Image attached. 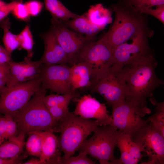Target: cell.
I'll use <instances>...</instances> for the list:
<instances>
[{"instance_id": "cell-1", "label": "cell", "mask_w": 164, "mask_h": 164, "mask_svg": "<svg viewBox=\"0 0 164 164\" xmlns=\"http://www.w3.org/2000/svg\"><path fill=\"white\" fill-rule=\"evenodd\" d=\"M157 65L152 54L129 65L126 78L128 96L126 99L141 105H147L146 99L152 97L154 90L164 84L156 75Z\"/></svg>"}, {"instance_id": "cell-2", "label": "cell", "mask_w": 164, "mask_h": 164, "mask_svg": "<svg viewBox=\"0 0 164 164\" xmlns=\"http://www.w3.org/2000/svg\"><path fill=\"white\" fill-rule=\"evenodd\" d=\"M115 13L111 26L101 39L113 50L136 35L147 26L143 14L124 0L111 5Z\"/></svg>"}, {"instance_id": "cell-3", "label": "cell", "mask_w": 164, "mask_h": 164, "mask_svg": "<svg viewBox=\"0 0 164 164\" xmlns=\"http://www.w3.org/2000/svg\"><path fill=\"white\" fill-rule=\"evenodd\" d=\"M46 91L42 85L29 101L13 116L17 125L18 134L26 135L34 131L58 132L59 122L52 117L43 101Z\"/></svg>"}, {"instance_id": "cell-4", "label": "cell", "mask_w": 164, "mask_h": 164, "mask_svg": "<svg viewBox=\"0 0 164 164\" xmlns=\"http://www.w3.org/2000/svg\"><path fill=\"white\" fill-rule=\"evenodd\" d=\"M101 123L96 120L81 117L73 112L69 113L59 121L58 137L59 147L66 159L73 155L87 137Z\"/></svg>"}, {"instance_id": "cell-5", "label": "cell", "mask_w": 164, "mask_h": 164, "mask_svg": "<svg viewBox=\"0 0 164 164\" xmlns=\"http://www.w3.org/2000/svg\"><path fill=\"white\" fill-rule=\"evenodd\" d=\"M111 114L105 123L132 137L137 131L149 123L142 117L150 114L147 105L142 106L127 99L112 106Z\"/></svg>"}, {"instance_id": "cell-6", "label": "cell", "mask_w": 164, "mask_h": 164, "mask_svg": "<svg viewBox=\"0 0 164 164\" xmlns=\"http://www.w3.org/2000/svg\"><path fill=\"white\" fill-rule=\"evenodd\" d=\"M92 137L86 139L78 150L98 160L100 164H117L114 151L119 131L111 125L97 127Z\"/></svg>"}, {"instance_id": "cell-7", "label": "cell", "mask_w": 164, "mask_h": 164, "mask_svg": "<svg viewBox=\"0 0 164 164\" xmlns=\"http://www.w3.org/2000/svg\"><path fill=\"white\" fill-rule=\"evenodd\" d=\"M79 62L85 63L90 66L92 72L93 85L114 65L113 50L101 38L97 41L92 40L81 50L73 64Z\"/></svg>"}, {"instance_id": "cell-8", "label": "cell", "mask_w": 164, "mask_h": 164, "mask_svg": "<svg viewBox=\"0 0 164 164\" xmlns=\"http://www.w3.org/2000/svg\"><path fill=\"white\" fill-rule=\"evenodd\" d=\"M128 67L113 65L109 70L89 89L101 95L108 105L125 100L128 96L126 82Z\"/></svg>"}, {"instance_id": "cell-9", "label": "cell", "mask_w": 164, "mask_h": 164, "mask_svg": "<svg viewBox=\"0 0 164 164\" xmlns=\"http://www.w3.org/2000/svg\"><path fill=\"white\" fill-rule=\"evenodd\" d=\"M42 85L38 77L12 86H6L0 94V114L13 117L29 101Z\"/></svg>"}, {"instance_id": "cell-10", "label": "cell", "mask_w": 164, "mask_h": 164, "mask_svg": "<svg viewBox=\"0 0 164 164\" xmlns=\"http://www.w3.org/2000/svg\"><path fill=\"white\" fill-rule=\"evenodd\" d=\"M152 33L147 26L132 39L131 43L125 42L115 48L113 50L114 65L123 67L153 54L148 41Z\"/></svg>"}, {"instance_id": "cell-11", "label": "cell", "mask_w": 164, "mask_h": 164, "mask_svg": "<svg viewBox=\"0 0 164 164\" xmlns=\"http://www.w3.org/2000/svg\"><path fill=\"white\" fill-rule=\"evenodd\" d=\"M131 138L148 158L142 164L164 163V136L149 123L139 129Z\"/></svg>"}, {"instance_id": "cell-12", "label": "cell", "mask_w": 164, "mask_h": 164, "mask_svg": "<svg viewBox=\"0 0 164 164\" xmlns=\"http://www.w3.org/2000/svg\"><path fill=\"white\" fill-rule=\"evenodd\" d=\"M70 67L67 64H43L39 77L46 90L60 94L73 91L70 80Z\"/></svg>"}, {"instance_id": "cell-13", "label": "cell", "mask_w": 164, "mask_h": 164, "mask_svg": "<svg viewBox=\"0 0 164 164\" xmlns=\"http://www.w3.org/2000/svg\"><path fill=\"white\" fill-rule=\"evenodd\" d=\"M50 29L59 43L69 57L72 66L82 48L95 39L88 38L70 30L62 21L52 19Z\"/></svg>"}, {"instance_id": "cell-14", "label": "cell", "mask_w": 164, "mask_h": 164, "mask_svg": "<svg viewBox=\"0 0 164 164\" xmlns=\"http://www.w3.org/2000/svg\"><path fill=\"white\" fill-rule=\"evenodd\" d=\"M76 97L73 99L76 102L74 114L84 118L97 120L102 125H105L110 116L105 104L100 103L90 94Z\"/></svg>"}, {"instance_id": "cell-15", "label": "cell", "mask_w": 164, "mask_h": 164, "mask_svg": "<svg viewBox=\"0 0 164 164\" xmlns=\"http://www.w3.org/2000/svg\"><path fill=\"white\" fill-rule=\"evenodd\" d=\"M44 44L43 54L40 61L43 64H70L67 55L60 46L52 30L40 34Z\"/></svg>"}, {"instance_id": "cell-16", "label": "cell", "mask_w": 164, "mask_h": 164, "mask_svg": "<svg viewBox=\"0 0 164 164\" xmlns=\"http://www.w3.org/2000/svg\"><path fill=\"white\" fill-rule=\"evenodd\" d=\"M119 131L116 146L120 150L121 156L118 159V164H137L143 156L141 151L129 135Z\"/></svg>"}, {"instance_id": "cell-17", "label": "cell", "mask_w": 164, "mask_h": 164, "mask_svg": "<svg viewBox=\"0 0 164 164\" xmlns=\"http://www.w3.org/2000/svg\"><path fill=\"white\" fill-rule=\"evenodd\" d=\"M42 138L41 152L39 159L46 164H59L62 156L57 137L50 131H38Z\"/></svg>"}, {"instance_id": "cell-18", "label": "cell", "mask_w": 164, "mask_h": 164, "mask_svg": "<svg viewBox=\"0 0 164 164\" xmlns=\"http://www.w3.org/2000/svg\"><path fill=\"white\" fill-rule=\"evenodd\" d=\"M70 80L73 91L85 87L89 89L92 85V72L90 66L83 62L73 64L70 67Z\"/></svg>"}, {"instance_id": "cell-19", "label": "cell", "mask_w": 164, "mask_h": 164, "mask_svg": "<svg viewBox=\"0 0 164 164\" xmlns=\"http://www.w3.org/2000/svg\"><path fill=\"white\" fill-rule=\"evenodd\" d=\"M63 22L68 28L79 34L91 39H95V36L101 31L90 22L86 13L78 15L72 19Z\"/></svg>"}, {"instance_id": "cell-20", "label": "cell", "mask_w": 164, "mask_h": 164, "mask_svg": "<svg viewBox=\"0 0 164 164\" xmlns=\"http://www.w3.org/2000/svg\"><path fill=\"white\" fill-rule=\"evenodd\" d=\"M86 14L90 22L101 30L112 21L111 11L101 3L90 6Z\"/></svg>"}, {"instance_id": "cell-21", "label": "cell", "mask_w": 164, "mask_h": 164, "mask_svg": "<svg viewBox=\"0 0 164 164\" xmlns=\"http://www.w3.org/2000/svg\"><path fill=\"white\" fill-rule=\"evenodd\" d=\"M25 135L19 133L11 137L0 145V157L5 159H14L19 157L25 145Z\"/></svg>"}, {"instance_id": "cell-22", "label": "cell", "mask_w": 164, "mask_h": 164, "mask_svg": "<svg viewBox=\"0 0 164 164\" xmlns=\"http://www.w3.org/2000/svg\"><path fill=\"white\" fill-rule=\"evenodd\" d=\"M44 2L46 8L50 13L52 19L65 21L78 15L71 12L59 0H44Z\"/></svg>"}, {"instance_id": "cell-23", "label": "cell", "mask_w": 164, "mask_h": 164, "mask_svg": "<svg viewBox=\"0 0 164 164\" xmlns=\"http://www.w3.org/2000/svg\"><path fill=\"white\" fill-rule=\"evenodd\" d=\"M10 26L9 19L7 17L0 22V26L3 31L2 41L4 47L12 54L15 50L19 49V43L18 35L12 33L10 31Z\"/></svg>"}, {"instance_id": "cell-24", "label": "cell", "mask_w": 164, "mask_h": 164, "mask_svg": "<svg viewBox=\"0 0 164 164\" xmlns=\"http://www.w3.org/2000/svg\"><path fill=\"white\" fill-rule=\"evenodd\" d=\"M8 63L9 66V76L6 86H11L25 82L24 74L26 63V56L22 61L16 62L12 60Z\"/></svg>"}, {"instance_id": "cell-25", "label": "cell", "mask_w": 164, "mask_h": 164, "mask_svg": "<svg viewBox=\"0 0 164 164\" xmlns=\"http://www.w3.org/2000/svg\"><path fill=\"white\" fill-rule=\"evenodd\" d=\"M149 100L155 106V111L147 119L149 123L164 136V102H158L153 97Z\"/></svg>"}, {"instance_id": "cell-26", "label": "cell", "mask_w": 164, "mask_h": 164, "mask_svg": "<svg viewBox=\"0 0 164 164\" xmlns=\"http://www.w3.org/2000/svg\"><path fill=\"white\" fill-rule=\"evenodd\" d=\"M18 35L19 43V50L23 49L27 53V56L31 59L34 52L33 50L34 41L30 26L27 25Z\"/></svg>"}, {"instance_id": "cell-27", "label": "cell", "mask_w": 164, "mask_h": 164, "mask_svg": "<svg viewBox=\"0 0 164 164\" xmlns=\"http://www.w3.org/2000/svg\"><path fill=\"white\" fill-rule=\"evenodd\" d=\"M77 96L75 92H72L65 94H51L45 95L43 101L47 108L63 105H69L71 101Z\"/></svg>"}, {"instance_id": "cell-28", "label": "cell", "mask_w": 164, "mask_h": 164, "mask_svg": "<svg viewBox=\"0 0 164 164\" xmlns=\"http://www.w3.org/2000/svg\"><path fill=\"white\" fill-rule=\"evenodd\" d=\"M28 134L29 136L25 143L26 150L29 155L39 158L41 152V137L38 131Z\"/></svg>"}, {"instance_id": "cell-29", "label": "cell", "mask_w": 164, "mask_h": 164, "mask_svg": "<svg viewBox=\"0 0 164 164\" xmlns=\"http://www.w3.org/2000/svg\"><path fill=\"white\" fill-rule=\"evenodd\" d=\"M137 9L141 13L144 10L164 4V0H124Z\"/></svg>"}, {"instance_id": "cell-30", "label": "cell", "mask_w": 164, "mask_h": 164, "mask_svg": "<svg viewBox=\"0 0 164 164\" xmlns=\"http://www.w3.org/2000/svg\"><path fill=\"white\" fill-rule=\"evenodd\" d=\"M84 151L79 152L76 156L72 155L67 158L61 159L59 164H94L95 162L89 158Z\"/></svg>"}, {"instance_id": "cell-31", "label": "cell", "mask_w": 164, "mask_h": 164, "mask_svg": "<svg viewBox=\"0 0 164 164\" xmlns=\"http://www.w3.org/2000/svg\"><path fill=\"white\" fill-rule=\"evenodd\" d=\"M4 115L5 118L6 126L5 132L3 137L5 139L7 140L17 135V126L12 116L8 114Z\"/></svg>"}, {"instance_id": "cell-32", "label": "cell", "mask_w": 164, "mask_h": 164, "mask_svg": "<svg viewBox=\"0 0 164 164\" xmlns=\"http://www.w3.org/2000/svg\"><path fill=\"white\" fill-rule=\"evenodd\" d=\"M68 105L54 106L48 108L52 117L56 121L59 122L70 112Z\"/></svg>"}, {"instance_id": "cell-33", "label": "cell", "mask_w": 164, "mask_h": 164, "mask_svg": "<svg viewBox=\"0 0 164 164\" xmlns=\"http://www.w3.org/2000/svg\"><path fill=\"white\" fill-rule=\"evenodd\" d=\"M14 17L19 20L28 21L30 16L25 4L22 1L17 2L11 12Z\"/></svg>"}, {"instance_id": "cell-34", "label": "cell", "mask_w": 164, "mask_h": 164, "mask_svg": "<svg viewBox=\"0 0 164 164\" xmlns=\"http://www.w3.org/2000/svg\"><path fill=\"white\" fill-rule=\"evenodd\" d=\"M25 4L30 16L33 17L38 15L43 6V3L38 0H31Z\"/></svg>"}, {"instance_id": "cell-35", "label": "cell", "mask_w": 164, "mask_h": 164, "mask_svg": "<svg viewBox=\"0 0 164 164\" xmlns=\"http://www.w3.org/2000/svg\"><path fill=\"white\" fill-rule=\"evenodd\" d=\"M142 13L149 15L154 16L164 24V4L156 6L155 9L150 8L143 11Z\"/></svg>"}, {"instance_id": "cell-36", "label": "cell", "mask_w": 164, "mask_h": 164, "mask_svg": "<svg viewBox=\"0 0 164 164\" xmlns=\"http://www.w3.org/2000/svg\"><path fill=\"white\" fill-rule=\"evenodd\" d=\"M16 2H12L2 5L0 7V22L11 12L17 3Z\"/></svg>"}, {"instance_id": "cell-37", "label": "cell", "mask_w": 164, "mask_h": 164, "mask_svg": "<svg viewBox=\"0 0 164 164\" xmlns=\"http://www.w3.org/2000/svg\"><path fill=\"white\" fill-rule=\"evenodd\" d=\"M9 66L8 63L0 62V79L7 84L9 78Z\"/></svg>"}, {"instance_id": "cell-38", "label": "cell", "mask_w": 164, "mask_h": 164, "mask_svg": "<svg viewBox=\"0 0 164 164\" xmlns=\"http://www.w3.org/2000/svg\"><path fill=\"white\" fill-rule=\"evenodd\" d=\"M12 60L11 54L0 45V62L7 63Z\"/></svg>"}, {"instance_id": "cell-39", "label": "cell", "mask_w": 164, "mask_h": 164, "mask_svg": "<svg viewBox=\"0 0 164 164\" xmlns=\"http://www.w3.org/2000/svg\"><path fill=\"white\" fill-rule=\"evenodd\" d=\"M20 157L14 159H5L0 157V164H20Z\"/></svg>"}, {"instance_id": "cell-40", "label": "cell", "mask_w": 164, "mask_h": 164, "mask_svg": "<svg viewBox=\"0 0 164 164\" xmlns=\"http://www.w3.org/2000/svg\"><path fill=\"white\" fill-rule=\"evenodd\" d=\"M5 126L6 120L5 116L0 117V137H3L5 132Z\"/></svg>"}, {"instance_id": "cell-41", "label": "cell", "mask_w": 164, "mask_h": 164, "mask_svg": "<svg viewBox=\"0 0 164 164\" xmlns=\"http://www.w3.org/2000/svg\"><path fill=\"white\" fill-rule=\"evenodd\" d=\"M23 164H46L45 161L36 159H32L23 163Z\"/></svg>"}, {"instance_id": "cell-42", "label": "cell", "mask_w": 164, "mask_h": 164, "mask_svg": "<svg viewBox=\"0 0 164 164\" xmlns=\"http://www.w3.org/2000/svg\"><path fill=\"white\" fill-rule=\"evenodd\" d=\"M6 83L0 79V94L6 86Z\"/></svg>"}, {"instance_id": "cell-43", "label": "cell", "mask_w": 164, "mask_h": 164, "mask_svg": "<svg viewBox=\"0 0 164 164\" xmlns=\"http://www.w3.org/2000/svg\"><path fill=\"white\" fill-rule=\"evenodd\" d=\"M4 139L2 137H0V145L4 142Z\"/></svg>"}, {"instance_id": "cell-44", "label": "cell", "mask_w": 164, "mask_h": 164, "mask_svg": "<svg viewBox=\"0 0 164 164\" xmlns=\"http://www.w3.org/2000/svg\"><path fill=\"white\" fill-rule=\"evenodd\" d=\"M5 3L2 0H0V7Z\"/></svg>"}, {"instance_id": "cell-45", "label": "cell", "mask_w": 164, "mask_h": 164, "mask_svg": "<svg viewBox=\"0 0 164 164\" xmlns=\"http://www.w3.org/2000/svg\"><path fill=\"white\" fill-rule=\"evenodd\" d=\"M12 2H20V1H22V0H11Z\"/></svg>"}]
</instances>
